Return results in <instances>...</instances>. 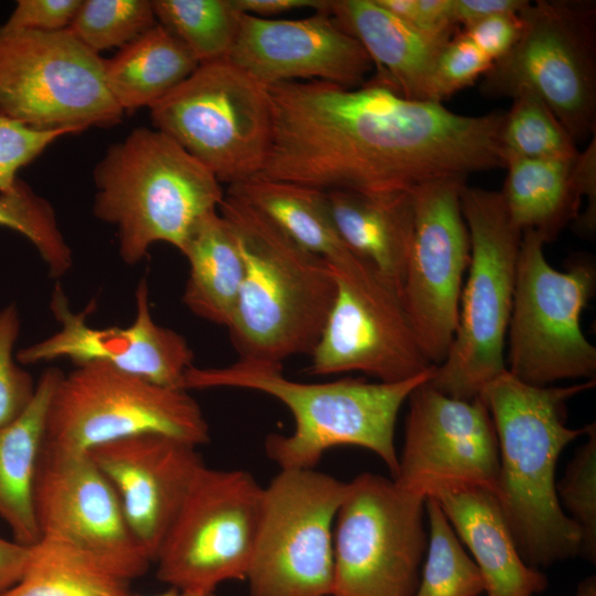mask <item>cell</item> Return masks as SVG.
Listing matches in <instances>:
<instances>
[{
  "label": "cell",
  "instance_id": "30",
  "mask_svg": "<svg viewBox=\"0 0 596 596\" xmlns=\"http://www.w3.org/2000/svg\"><path fill=\"white\" fill-rule=\"evenodd\" d=\"M130 582L89 553L40 538L21 579L0 596H131Z\"/></svg>",
  "mask_w": 596,
  "mask_h": 596
},
{
  "label": "cell",
  "instance_id": "46",
  "mask_svg": "<svg viewBox=\"0 0 596 596\" xmlns=\"http://www.w3.org/2000/svg\"><path fill=\"white\" fill-rule=\"evenodd\" d=\"M573 596H596V576L589 575L581 581Z\"/></svg>",
  "mask_w": 596,
  "mask_h": 596
},
{
  "label": "cell",
  "instance_id": "36",
  "mask_svg": "<svg viewBox=\"0 0 596 596\" xmlns=\"http://www.w3.org/2000/svg\"><path fill=\"white\" fill-rule=\"evenodd\" d=\"M587 440L568 462L556 482L562 509L581 532L579 556L593 564L596 561V425H587Z\"/></svg>",
  "mask_w": 596,
  "mask_h": 596
},
{
  "label": "cell",
  "instance_id": "37",
  "mask_svg": "<svg viewBox=\"0 0 596 596\" xmlns=\"http://www.w3.org/2000/svg\"><path fill=\"white\" fill-rule=\"evenodd\" d=\"M20 327V315L14 304L0 309V426L19 417L35 393L36 382L17 363L14 355Z\"/></svg>",
  "mask_w": 596,
  "mask_h": 596
},
{
  "label": "cell",
  "instance_id": "45",
  "mask_svg": "<svg viewBox=\"0 0 596 596\" xmlns=\"http://www.w3.org/2000/svg\"><path fill=\"white\" fill-rule=\"evenodd\" d=\"M236 9L245 14L269 19L301 9L313 11L328 9L330 0H232Z\"/></svg>",
  "mask_w": 596,
  "mask_h": 596
},
{
  "label": "cell",
  "instance_id": "19",
  "mask_svg": "<svg viewBox=\"0 0 596 596\" xmlns=\"http://www.w3.org/2000/svg\"><path fill=\"white\" fill-rule=\"evenodd\" d=\"M136 316L130 326L95 328L87 322L88 311H72L57 283L50 309L60 329L46 339L15 353L21 364L67 358L74 365L103 362L148 382L182 389L187 371L193 365V351L183 336L158 324L150 311L149 287L141 279L135 292Z\"/></svg>",
  "mask_w": 596,
  "mask_h": 596
},
{
  "label": "cell",
  "instance_id": "22",
  "mask_svg": "<svg viewBox=\"0 0 596 596\" xmlns=\"http://www.w3.org/2000/svg\"><path fill=\"white\" fill-rule=\"evenodd\" d=\"M508 173L499 191L513 225L521 232L533 231L544 243L579 215L583 199L586 209L581 217L596 221V138L571 159H525L507 157Z\"/></svg>",
  "mask_w": 596,
  "mask_h": 596
},
{
  "label": "cell",
  "instance_id": "17",
  "mask_svg": "<svg viewBox=\"0 0 596 596\" xmlns=\"http://www.w3.org/2000/svg\"><path fill=\"white\" fill-rule=\"evenodd\" d=\"M40 538L78 547L131 582L152 563L118 496L88 453L44 443L34 486Z\"/></svg>",
  "mask_w": 596,
  "mask_h": 596
},
{
  "label": "cell",
  "instance_id": "7",
  "mask_svg": "<svg viewBox=\"0 0 596 596\" xmlns=\"http://www.w3.org/2000/svg\"><path fill=\"white\" fill-rule=\"evenodd\" d=\"M521 34L483 75L480 91L511 97L526 91L555 114L573 139L596 128V4L538 0L520 12Z\"/></svg>",
  "mask_w": 596,
  "mask_h": 596
},
{
  "label": "cell",
  "instance_id": "35",
  "mask_svg": "<svg viewBox=\"0 0 596 596\" xmlns=\"http://www.w3.org/2000/svg\"><path fill=\"white\" fill-rule=\"evenodd\" d=\"M157 23L152 0H82L68 30L99 54L124 47Z\"/></svg>",
  "mask_w": 596,
  "mask_h": 596
},
{
  "label": "cell",
  "instance_id": "3",
  "mask_svg": "<svg viewBox=\"0 0 596 596\" xmlns=\"http://www.w3.org/2000/svg\"><path fill=\"white\" fill-rule=\"evenodd\" d=\"M435 370L433 365L412 379L392 383L362 379L304 383L287 379L283 364L240 359L220 368L192 365L184 374L182 389H244L281 402L294 417V430L288 435L269 434L265 440L266 455L280 469L315 468L326 451L348 445L373 451L394 478L398 469L394 444L398 412Z\"/></svg>",
  "mask_w": 596,
  "mask_h": 596
},
{
  "label": "cell",
  "instance_id": "43",
  "mask_svg": "<svg viewBox=\"0 0 596 596\" xmlns=\"http://www.w3.org/2000/svg\"><path fill=\"white\" fill-rule=\"evenodd\" d=\"M526 0H454L458 25L466 28L482 19L504 13H519Z\"/></svg>",
  "mask_w": 596,
  "mask_h": 596
},
{
  "label": "cell",
  "instance_id": "1",
  "mask_svg": "<svg viewBox=\"0 0 596 596\" xmlns=\"http://www.w3.org/2000/svg\"><path fill=\"white\" fill-rule=\"evenodd\" d=\"M272 136L259 177L320 191L411 193L446 178L504 167L503 111L459 115L371 79L267 87Z\"/></svg>",
  "mask_w": 596,
  "mask_h": 596
},
{
  "label": "cell",
  "instance_id": "29",
  "mask_svg": "<svg viewBox=\"0 0 596 596\" xmlns=\"http://www.w3.org/2000/svg\"><path fill=\"white\" fill-rule=\"evenodd\" d=\"M302 248L330 262L348 252L332 221L326 192L259 175L227 187Z\"/></svg>",
  "mask_w": 596,
  "mask_h": 596
},
{
  "label": "cell",
  "instance_id": "44",
  "mask_svg": "<svg viewBox=\"0 0 596 596\" xmlns=\"http://www.w3.org/2000/svg\"><path fill=\"white\" fill-rule=\"evenodd\" d=\"M31 554V546L0 536V595L22 577Z\"/></svg>",
  "mask_w": 596,
  "mask_h": 596
},
{
  "label": "cell",
  "instance_id": "38",
  "mask_svg": "<svg viewBox=\"0 0 596 596\" xmlns=\"http://www.w3.org/2000/svg\"><path fill=\"white\" fill-rule=\"evenodd\" d=\"M493 62L461 32L443 49L433 73L430 102L441 103L485 75Z\"/></svg>",
  "mask_w": 596,
  "mask_h": 596
},
{
  "label": "cell",
  "instance_id": "5",
  "mask_svg": "<svg viewBox=\"0 0 596 596\" xmlns=\"http://www.w3.org/2000/svg\"><path fill=\"white\" fill-rule=\"evenodd\" d=\"M94 215L116 228L119 256L139 263L164 242L180 253L194 225L225 192L195 158L155 128L132 129L93 170Z\"/></svg>",
  "mask_w": 596,
  "mask_h": 596
},
{
  "label": "cell",
  "instance_id": "24",
  "mask_svg": "<svg viewBox=\"0 0 596 596\" xmlns=\"http://www.w3.org/2000/svg\"><path fill=\"white\" fill-rule=\"evenodd\" d=\"M429 497L437 500L473 556L486 596H536L546 589L547 577L521 557L493 492L456 485Z\"/></svg>",
  "mask_w": 596,
  "mask_h": 596
},
{
  "label": "cell",
  "instance_id": "15",
  "mask_svg": "<svg viewBox=\"0 0 596 596\" xmlns=\"http://www.w3.org/2000/svg\"><path fill=\"white\" fill-rule=\"evenodd\" d=\"M328 264L336 297L310 353L309 374L358 371L392 383L434 365L418 344L396 287L351 252Z\"/></svg>",
  "mask_w": 596,
  "mask_h": 596
},
{
  "label": "cell",
  "instance_id": "33",
  "mask_svg": "<svg viewBox=\"0 0 596 596\" xmlns=\"http://www.w3.org/2000/svg\"><path fill=\"white\" fill-rule=\"evenodd\" d=\"M504 113L501 146L504 159H571L578 156L576 141L555 114L531 92H520Z\"/></svg>",
  "mask_w": 596,
  "mask_h": 596
},
{
  "label": "cell",
  "instance_id": "2",
  "mask_svg": "<svg viewBox=\"0 0 596 596\" xmlns=\"http://www.w3.org/2000/svg\"><path fill=\"white\" fill-rule=\"evenodd\" d=\"M595 383L536 386L505 370L479 395L498 438V503L521 557L538 570L581 552L579 529L557 499L555 471L563 449L587 432V425H566L567 402Z\"/></svg>",
  "mask_w": 596,
  "mask_h": 596
},
{
  "label": "cell",
  "instance_id": "20",
  "mask_svg": "<svg viewBox=\"0 0 596 596\" xmlns=\"http://www.w3.org/2000/svg\"><path fill=\"white\" fill-rule=\"evenodd\" d=\"M228 60L266 87L321 81L353 88L373 70L366 51L329 8L296 20L242 13Z\"/></svg>",
  "mask_w": 596,
  "mask_h": 596
},
{
  "label": "cell",
  "instance_id": "10",
  "mask_svg": "<svg viewBox=\"0 0 596 596\" xmlns=\"http://www.w3.org/2000/svg\"><path fill=\"white\" fill-rule=\"evenodd\" d=\"M124 110L110 94L104 58L68 30L0 25V115L42 131L108 128Z\"/></svg>",
  "mask_w": 596,
  "mask_h": 596
},
{
  "label": "cell",
  "instance_id": "34",
  "mask_svg": "<svg viewBox=\"0 0 596 596\" xmlns=\"http://www.w3.org/2000/svg\"><path fill=\"white\" fill-rule=\"evenodd\" d=\"M0 226L23 235L36 249L52 278L72 267V249L60 228L52 204L21 178L0 192Z\"/></svg>",
  "mask_w": 596,
  "mask_h": 596
},
{
  "label": "cell",
  "instance_id": "39",
  "mask_svg": "<svg viewBox=\"0 0 596 596\" xmlns=\"http://www.w3.org/2000/svg\"><path fill=\"white\" fill-rule=\"evenodd\" d=\"M68 134L67 130H35L0 115V192L13 185L20 169Z\"/></svg>",
  "mask_w": 596,
  "mask_h": 596
},
{
  "label": "cell",
  "instance_id": "12",
  "mask_svg": "<svg viewBox=\"0 0 596 596\" xmlns=\"http://www.w3.org/2000/svg\"><path fill=\"white\" fill-rule=\"evenodd\" d=\"M425 500L372 472L348 482L333 526L331 596H414L428 542Z\"/></svg>",
  "mask_w": 596,
  "mask_h": 596
},
{
  "label": "cell",
  "instance_id": "26",
  "mask_svg": "<svg viewBox=\"0 0 596 596\" xmlns=\"http://www.w3.org/2000/svg\"><path fill=\"white\" fill-rule=\"evenodd\" d=\"M62 374L55 366L44 370L26 409L0 426V517L13 540L26 546L40 540L34 486L45 443L47 407Z\"/></svg>",
  "mask_w": 596,
  "mask_h": 596
},
{
  "label": "cell",
  "instance_id": "21",
  "mask_svg": "<svg viewBox=\"0 0 596 596\" xmlns=\"http://www.w3.org/2000/svg\"><path fill=\"white\" fill-rule=\"evenodd\" d=\"M87 453L114 487L131 532L153 563L205 466L198 446L168 435L140 434Z\"/></svg>",
  "mask_w": 596,
  "mask_h": 596
},
{
  "label": "cell",
  "instance_id": "40",
  "mask_svg": "<svg viewBox=\"0 0 596 596\" xmlns=\"http://www.w3.org/2000/svg\"><path fill=\"white\" fill-rule=\"evenodd\" d=\"M403 21L433 35L453 39L459 28L454 0H376Z\"/></svg>",
  "mask_w": 596,
  "mask_h": 596
},
{
  "label": "cell",
  "instance_id": "4",
  "mask_svg": "<svg viewBox=\"0 0 596 596\" xmlns=\"http://www.w3.org/2000/svg\"><path fill=\"white\" fill-rule=\"evenodd\" d=\"M244 277L228 326L242 360L283 364L316 347L336 297L328 262L290 240L244 201L224 194Z\"/></svg>",
  "mask_w": 596,
  "mask_h": 596
},
{
  "label": "cell",
  "instance_id": "9",
  "mask_svg": "<svg viewBox=\"0 0 596 596\" xmlns=\"http://www.w3.org/2000/svg\"><path fill=\"white\" fill-rule=\"evenodd\" d=\"M544 244L538 233H522L505 368L536 386L595 379L596 348L581 328V315L595 290V263L579 255L566 270H557L546 260Z\"/></svg>",
  "mask_w": 596,
  "mask_h": 596
},
{
  "label": "cell",
  "instance_id": "14",
  "mask_svg": "<svg viewBox=\"0 0 596 596\" xmlns=\"http://www.w3.org/2000/svg\"><path fill=\"white\" fill-rule=\"evenodd\" d=\"M264 487L246 470L204 466L195 477L153 561L157 578L210 593L245 581L253 558Z\"/></svg>",
  "mask_w": 596,
  "mask_h": 596
},
{
  "label": "cell",
  "instance_id": "41",
  "mask_svg": "<svg viewBox=\"0 0 596 596\" xmlns=\"http://www.w3.org/2000/svg\"><path fill=\"white\" fill-rule=\"evenodd\" d=\"M81 3L82 0H18L3 25L38 31L66 30Z\"/></svg>",
  "mask_w": 596,
  "mask_h": 596
},
{
  "label": "cell",
  "instance_id": "18",
  "mask_svg": "<svg viewBox=\"0 0 596 596\" xmlns=\"http://www.w3.org/2000/svg\"><path fill=\"white\" fill-rule=\"evenodd\" d=\"M407 401L404 444L394 482L425 498L456 485L482 487L496 494L499 445L482 398H454L427 381Z\"/></svg>",
  "mask_w": 596,
  "mask_h": 596
},
{
  "label": "cell",
  "instance_id": "27",
  "mask_svg": "<svg viewBox=\"0 0 596 596\" xmlns=\"http://www.w3.org/2000/svg\"><path fill=\"white\" fill-rule=\"evenodd\" d=\"M181 254L189 263L184 305L195 316L227 327L242 286L244 262L236 237L219 209L199 220Z\"/></svg>",
  "mask_w": 596,
  "mask_h": 596
},
{
  "label": "cell",
  "instance_id": "32",
  "mask_svg": "<svg viewBox=\"0 0 596 596\" xmlns=\"http://www.w3.org/2000/svg\"><path fill=\"white\" fill-rule=\"evenodd\" d=\"M429 536L426 558L414 596H479L485 583L436 499L427 497Z\"/></svg>",
  "mask_w": 596,
  "mask_h": 596
},
{
  "label": "cell",
  "instance_id": "11",
  "mask_svg": "<svg viewBox=\"0 0 596 596\" xmlns=\"http://www.w3.org/2000/svg\"><path fill=\"white\" fill-rule=\"evenodd\" d=\"M140 434H162L200 446L210 427L185 390L161 386L103 362L60 377L47 407L45 443L73 451Z\"/></svg>",
  "mask_w": 596,
  "mask_h": 596
},
{
  "label": "cell",
  "instance_id": "47",
  "mask_svg": "<svg viewBox=\"0 0 596 596\" xmlns=\"http://www.w3.org/2000/svg\"><path fill=\"white\" fill-rule=\"evenodd\" d=\"M131 596H217L215 592L210 593H201V592H192L187 589H180L177 587H170L159 594L155 595H131Z\"/></svg>",
  "mask_w": 596,
  "mask_h": 596
},
{
  "label": "cell",
  "instance_id": "8",
  "mask_svg": "<svg viewBox=\"0 0 596 596\" xmlns=\"http://www.w3.org/2000/svg\"><path fill=\"white\" fill-rule=\"evenodd\" d=\"M150 117L221 184L263 170L273 125L268 88L228 58L200 64L150 107Z\"/></svg>",
  "mask_w": 596,
  "mask_h": 596
},
{
  "label": "cell",
  "instance_id": "23",
  "mask_svg": "<svg viewBox=\"0 0 596 596\" xmlns=\"http://www.w3.org/2000/svg\"><path fill=\"white\" fill-rule=\"evenodd\" d=\"M329 12L366 51L376 70L371 81L407 99L430 102L436 62L451 39L417 29L376 0H330Z\"/></svg>",
  "mask_w": 596,
  "mask_h": 596
},
{
  "label": "cell",
  "instance_id": "16",
  "mask_svg": "<svg viewBox=\"0 0 596 596\" xmlns=\"http://www.w3.org/2000/svg\"><path fill=\"white\" fill-rule=\"evenodd\" d=\"M467 179L446 178L412 192L414 237L401 297L426 359L444 362L456 332L470 238L460 194Z\"/></svg>",
  "mask_w": 596,
  "mask_h": 596
},
{
  "label": "cell",
  "instance_id": "31",
  "mask_svg": "<svg viewBox=\"0 0 596 596\" xmlns=\"http://www.w3.org/2000/svg\"><path fill=\"white\" fill-rule=\"evenodd\" d=\"M157 22L179 38L199 64L228 58L240 12L232 0H152Z\"/></svg>",
  "mask_w": 596,
  "mask_h": 596
},
{
  "label": "cell",
  "instance_id": "42",
  "mask_svg": "<svg viewBox=\"0 0 596 596\" xmlns=\"http://www.w3.org/2000/svg\"><path fill=\"white\" fill-rule=\"evenodd\" d=\"M521 30L522 19L519 12L482 19L464 28L461 33L494 63L512 49Z\"/></svg>",
  "mask_w": 596,
  "mask_h": 596
},
{
  "label": "cell",
  "instance_id": "28",
  "mask_svg": "<svg viewBox=\"0 0 596 596\" xmlns=\"http://www.w3.org/2000/svg\"><path fill=\"white\" fill-rule=\"evenodd\" d=\"M187 45L157 23L139 38L104 58L107 87L125 111L151 107L199 66Z\"/></svg>",
  "mask_w": 596,
  "mask_h": 596
},
{
  "label": "cell",
  "instance_id": "6",
  "mask_svg": "<svg viewBox=\"0 0 596 596\" xmlns=\"http://www.w3.org/2000/svg\"><path fill=\"white\" fill-rule=\"evenodd\" d=\"M460 202L470 238L469 274L454 340L428 382L450 397L471 401L507 370L503 352L522 233L499 191L465 184Z\"/></svg>",
  "mask_w": 596,
  "mask_h": 596
},
{
  "label": "cell",
  "instance_id": "25",
  "mask_svg": "<svg viewBox=\"0 0 596 596\" xmlns=\"http://www.w3.org/2000/svg\"><path fill=\"white\" fill-rule=\"evenodd\" d=\"M328 207L348 249L402 291L414 237L411 193L326 191Z\"/></svg>",
  "mask_w": 596,
  "mask_h": 596
},
{
  "label": "cell",
  "instance_id": "13",
  "mask_svg": "<svg viewBox=\"0 0 596 596\" xmlns=\"http://www.w3.org/2000/svg\"><path fill=\"white\" fill-rule=\"evenodd\" d=\"M347 486L316 468H290L264 487L249 596H331L333 526Z\"/></svg>",
  "mask_w": 596,
  "mask_h": 596
}]
</instances>
